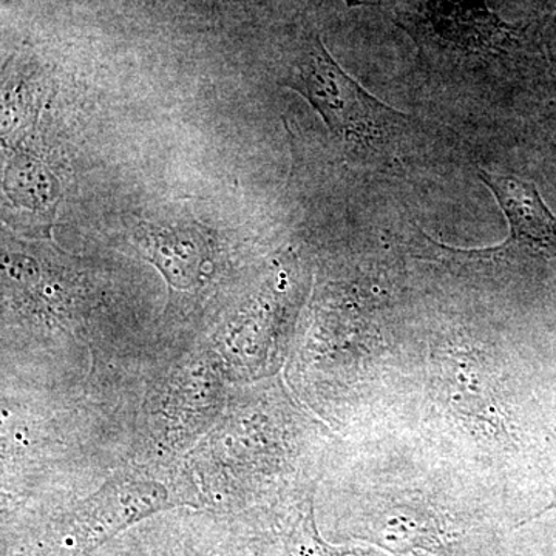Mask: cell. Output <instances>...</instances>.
<instances>
[{
    "mask_svg": "<svg viewBox=\"0 0 556 556\" xmlns=\"http://www.w3.org/2000/svg\"><path fill=\"white\" fill-rule=\"evenodd\" d=\"M195 507L185 477L118 473L87 496L3 511L2 556H91L161 511Z\"/></svg>",
    "mask_w": 556,
    "mask_h": 556,
    "instance_id": "6da1fadb",
    "label": "cell"
},
{
    "mask_svg": "<svg viewBox=\"0 0 556 556\" xmlns=\"http://www.w3.org/2000/svg\"><path fill=\"white\" fill-rule=\"evenodd\" d=\"M281 84L306 98L343 144L378 161L391 160L415 123L351 78L318 36L306 40Z\"/></svg>",
    "mask_w": 556,
    "mask_h": 556,
    "instance_id": "7a4b0ae2",
    "label": "cell"
},
{
    "mask_svg": "<svg viewBox=\"0 0 556 556\" xmlns=\"http://www.w3.org/2000/svg\"><path fill=\"white\" fill-rule=\"evenodd\" d=\"M91 556H249L239 522L208 508L177 507L153 515Z\"/></svg>",
    "mask_w": 556,
    "mask_h": 556,
    "instance_id": "3957f363",
    "label": "cell"
},
{
    "mask_svg": "<svg viewBox=\"0 0 556 556\" xmlns=\"http://www.w3.org/2000/svg\"><path fill=\"white\" fill-rule=\"evenodd\" d=\"M478 177L503 208L508 223V237L497 248L484 251H457L471 260L555 258L556 217L544 203L536 186L514 175H496L479 169Z\"/></svg>",
    "mask_w": 556,
    "mask_h": 556,
    "instance_id": "277c9868",
    "label": "cell"
},
{
    "mask_svg": "<svg viewBox=\"0 0 556 556\" xmlns=\"http://www.w3.org/2000/svg\"><path fill=\"white\" fill-rule=\"evenodd\" d=\"M426 20L442 42L466 53H504L518 36L485 0H428Z\"/></svg>",
    "mask_w": 556,
    "mask_h": 556,
    "instance_id": "5b68a950",
    "label": "cell"
},
{
    "mask_svg": "<svg viewBox=\"0 0 556 556\" xmlns=\"http://www.w3.org/2000/svg\"><path fill=\"white\" fill-rule=\"evenodd\" d=\"M144 243L148 244L150 257L166 274L172 287H195L201 268L206 263V251H203V244L192 232H172L169 229L155 232L150 229Z\"/></svg>",
    "mask_w": 556,
    "mask_h": 556,
    "instance_id": "8992f818",
    "label": "cell"
},
{
    "mask_svg": "<svg viewBox=\"0 0 556 556\" xmlns=\"http://www.w3.org/2000/svg\"><path fill=\"white\" fill-rule=\"evenodd\" d=\"M555 438H556V427H555ZM551 508H556V489H555L554 501H552V503L548 504V507L546 508V510H551Z\"/></svg>",
    "mask_w": 556,
    "mask_h": 556,
    "instance_id": "52a82bcc",
    "label": "cell"
}]
</instances>
